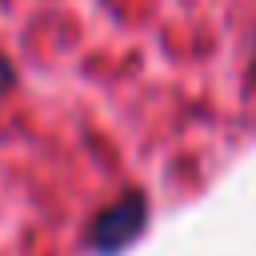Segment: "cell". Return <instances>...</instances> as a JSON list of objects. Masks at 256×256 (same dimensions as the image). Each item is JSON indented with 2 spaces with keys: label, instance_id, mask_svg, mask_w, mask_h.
<instances>
[{
  "label": "cell",
  "instance_id": "6da1fadb",
  "mask_svg": "<svg viewBox=\"0 0 256 256\" xmlns=\"http://www.w3.org/2000/svg\"><path fill=\"white\" fill-rule=\"evenodd\" d=\"M144 216H148V208H144L140 196H128V200L112 204V208L96 220V228H92V244H96L100 252H120V248L140 232Z\"/></svg>",
  "mask_w": 256,
  "mask_h": 256
}]
</instances>
